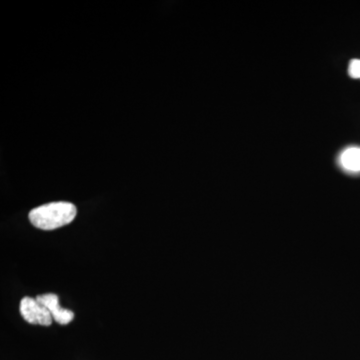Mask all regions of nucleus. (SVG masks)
I'll return each mask as SVG.
<instances>
[{
	"instance_id": "obj_1",
	"label": "nucleus",
	"mask_w": 360,
	"mask_h": 360,
	"mask_svg": "<svg viewBox=\"0 0 360 360\" xmlns=\"http://www.w3.org/2000/svg\"><path fill=\"white\" fill-rule=\"evenodd\" d=\"M77 214V210L75 205L58 201L34 208L30 213V220L37 229L53 231L71 224Z\"/></svg>"
},
{
	"instance_id": "obj_2",
	"label": "nucleus",
	"mask_w": 360,
	"mask_h": 360,
	"mask_svg": "<svg viewBox=\"0 0 360 360\" xmlns=\"http://www.w3.org/2000/svg\"><path fill=\"white\" fill-rule=\"evenodd\" d=\"M20 310L23 319L28 323L49 326L53 321L49 310L37 298L30 297V296L23 297L20 302Z\"/></svg>"
},
{
	"instance_id": "obj_3",
	"label": "nucleus",
	"mask_w": 360,
	"mask_h": 360,
	"mask_svg": "<svg viewBox=\"0 0 360 360\" xmlns=\"http://www.w3.org/2000/svg\"><path fill=\"white\" fill-rule=\"evenodd\" d=\"M37 300L49 310L53 321L61 326L70 323L75 319V314L71 310L61 307L59 304V297L54 293H45V295L37 296Z\"/></svg>"
},
{
	"instance_id": "obj_4",
	"label": "nucleus",
	"mask_w": 360,
	"mask_h": 360,
	"mask_svg": "<svg viewBox=\"0 0 360 360\" xmlns=\"http://www.w3.org/2000/svg\"><path fill=\"white\" fill-rule=\"evenodd\" d=\"M340 162L348 172H360V148H350L343 151Z\"/></svg>"
},
{
	"instance_id": "obj_5",
	"label": "nucleus",
	"mask_w": 360,
	"mask_h": 360,
	"mask_svg": "<svg viewBox=\"0 0 360 360\" xmlns=\"http://www.w3.org/2000/svg\"><path fill=\"white\" fill-rule=\"evenodd\" d=\"M348 75L352 78L360 79V59H352L348 66Z\"/></svg>"
}]
</instances>
